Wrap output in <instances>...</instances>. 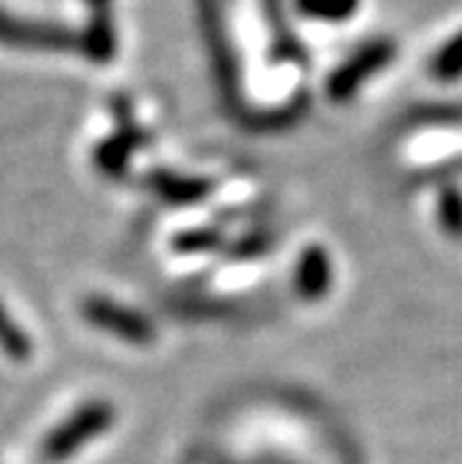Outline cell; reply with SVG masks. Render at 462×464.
Returning <instances> with one entry per match:
<instances>
[{
	"label": "cell",
	"instance_id": "277c9868",
	"mask_svg": "<svg viewBox=\"0 0 462 464\" xmlns=\"http://www.w3.org/2000/svg\"><path fill=\"white\" fill-rule=\"evenodd\" d=\"M0 348L12 362H28L34 356V345L28 340V334L15 325V320L0 306Z\"/></svg>",
	"mask_w": 462,
	"mask_h": 464
},
{
	"label": "cell",
	"instance_id": "5b68a950",
	"mask_svg": "<svg viewBox=\"0 0 462 464\" xmlns=\"http://www.w3.org/2000/svg\"><path fill=\"white\" fill-rule=\"evenodd\" d=\"M357 0H301L304 12L320 17V20H340L343 14L351 12Z\"/></svg>",
	"mask_w": 462,
	"mask_h": 464
},
{
	"label": "cell",
	"instance_id": "7a4b0ae2",
	"mask_svg": "<svg viewBox=\"0 0 462 464\" xmlns=\"http://www.w3.org/2000/svg\"><path fill=\"white\" fill-rule=\"evenodd\" d=\"M84 317H87L95 328L117 336L123 343H132V345H148L153 340V325L134 309H123L106 298H90L84 304Z\"/></svg>",
	"mask_w": 462,
	"mask_h": 464
},
{
	"label": "cell",
	"instance_id": "3957f363",
	"mask_svg": "<svg viewBox=\"0 0 462 464\" xmlns=\"http://www.w3.org/2000/svg\"><path fill=\"white\" fill-rule=\"evenodd\" d=\"M331 284V267H329V259L320 247H310L304 250V256L299 262V270H296V289L304 301H315L320 295H326Z\"/></svg>",
	"mask_w": 462,
	"mask_h": 464
},
{
	"label": "cell",
	"instance_id": "6da1fadb",
	"mask_svg": "<svg viewBox=\"0 0 462 464\" xmlns=\"http://www.w3.org/2000/svg\"><path fill=\"white\" fill-rule=\"evenodd\" d=\"M114 426V406L106 401H90L78 406L67 420L45 437L39 453L48 464H64L73 459L84 445H90L101 434H106Z\"/></svg>",
	"mask_w": 462,
	"mask_h": 464
}]
</instances>
